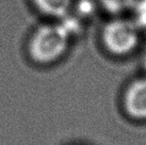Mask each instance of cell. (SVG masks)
Listing matches in <instances>:
<instances>
[{
	"label": "cell",
	"instance_id": "cell-3",
	"mask_svg": "<svg viewBox=\"0 0 146 145\" xmlns=\"http://www.w3.org/2000/svg\"><path fill=\"white\" fill-rule=\"evenodd\" d=\"M126 112L137 120H146V79L133 81L124 95Z\"/></svg>",
	"mask_w": 146,
	"mask_h": 145
},
{
	"label": "cell",
	"instance_id": "cell-5",
	"mask_svg": "<svg viewBox=\"0 0 146 145\" xmlns=\"http://www.w3.org/2000/svg\"><path fill=\"white\" fill-rule=\"evenodd\" d=\"M135 1L137 0H100V3L108 12L117 14L133 7Z\"/></svg>",
	"mask_w": 146,
	"mask_h": 145
},
{
	"label": "cell",
	"instance_id": "cell-6",
	"mask_svg": "<svg viewBox=\"0 0 146 145\" xmlns=\"http://www.w3.org/2000/svg\"><path fill=\"white\" fill-rule=\"evenodd\" d=\"M133 7H135V20L133 23L138 29L146 30V0L135 1Z\"/></svg>",
	"mask_w": 146,
	"mask_h": 145
},
{
	"label": "cell",
	"instance_id": "cell-4",
	"mask_svg": "<svg viewBox=\"0 0 146 145\" xmlns=\"http://www.w3.org/2000/svg\"><path fill=\"white\" fill-rule=\"evenodd\" d=\"M42 12L51 16L62 17L67 13L72 0H33Z\"/></svg>",
	"mask_w": 146,
	"mask_h": 145
},
{
	"label": "cell",
	"instance_id": "cell-7",
	"mask_svg": "<svg viewBox=\"0 0 146 145\" xmlns=\"http://www.w3.org/2000/svg\"><path fill=\"white\" fill-rule=\"evenodd\" d=\"M144 66H145V69H146V57H145V59H144Z\"/></svg>",
	"mask_w": 146,
	"mask_h": 145
},
{
	"label": "cell",
	"instance_id": "cell-2",
	"mask_svg": "<svg viewBox=\"0 0 146 145\" xmlns=\"http://www.w3.org/2000/svg\"><path fill=\"white\" fill-rule=\"evenodd\" d=\"M102 42L110 53L117 56L127 55L138 45L139 29L133 21L113 19L102 30Z\"/></svg>",
	"mask_w": 146,
	"mask_h": 145
},
{
	"label": "cell",
	"instance_id": "cell-1",
	"mask_svg": "<svg viewBox=\"0 0 146 145\" xmlns=\"http://www.w3.org/2000/svg\"><path fill=\"white\" fill-rule=\"evenodd\" d=\"M68 31L63 25H46L38 28L29 44L32 59L40 63H49L63 55L68 44Z\"/></svg>",
	"mask_w": 146,
	"mask_h": 145
}]
</instances>
